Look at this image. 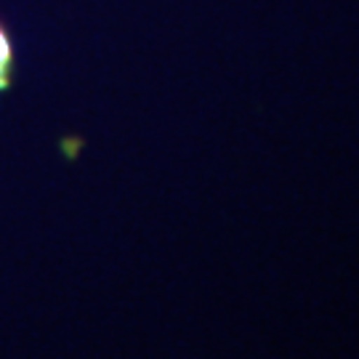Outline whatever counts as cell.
<instances>
[{
    "label": "cell",
    "mask_w": 359,
    "mask_h": 359,
    "mask_svg": "<svg viewBox=\"0 0 359 359\" xmlns=\"http://www.w3.org/2000/svg\"><path fill=\"white\" fill-rule=\"evenodd\" d=\"M16 75V46L11 29L0 22V93H8Z\"/></svg>",
    "instance_id": "cell-1"
}]
</instances>
